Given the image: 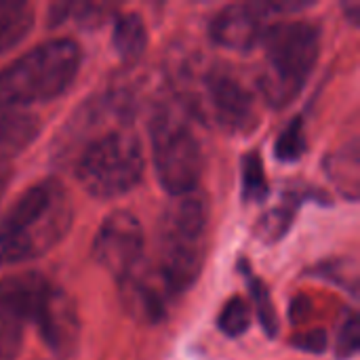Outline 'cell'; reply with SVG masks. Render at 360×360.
Wrapping results in <instances>:
<instances>
[{
  "label": "cell",
  "instance_id": "cell-2",
  "mask_svg": "<svg viewBox=\"0 0 360 360\" xmlns=\"http://www.w3.org/2000/svg\"><path fill=\"white\" fill-rule=\"evenodd\" d=\"M70 192L49 177L27 188L0 217V266H19L46 255L70 232Z\"/></svg>",
  "mask_w": 360,
  "mask_h": 360
},
{
  "label": "cell",
  "instance_id": "cell-20",
  "mask_svg": "<svg viewBox=\"0 0 360 360\" xmlns=\"http://www.w3.org/2000/svg\"><path fill=\"white\" fill-rule=\"evenodd\" d=\"M306 150H308L306 127H304V118L297 116L281 131L274 143V156L281 162H297L306 154Z\"/></svg>",
  "mask_w": 360,
  "mask_h": 360
},
{
  "label": "cell",
  "instance_id": "cell-5",
  "mask_svg": "<svg viewBox=\"0 0 360 360\" xmlns=\"http://www.w3.org/2000/svg\"><path fill=\"white\" fill-rule=\"evenodd\" d=\"M82 51L72 38L46 40L0 70V108H25L63 95L76 80Z\"/></svg>",
  "mask_w": 360,
  "mask_h": 360
},
{
  "label": "cell",
  "instance_id": "cell-18",
  "mask_svg": "<svg viewBox=\"0 0 360 360\" xmlns=\"http://www.w3.org/2000/svg\"><path fill=\"white\" fill-rule=\"evenodd\" d=\"M243 200L245 202H264L270 194V186H268V177H266V169H264V160L262 154L257 150H251L245 158H243Z\"/></svg>",
  "mask_w": 360,
  "mask_h": 360
},
{
  "label": "cell",
  "instance_id": "cell-14",
  "mask_svg": "<svg viewBox=\"0 0 360 360\" xmlns=\"http://www.w3.org/2000/svg\"><path fill=\"white\" fill-rule=\"evenodd\" d=\"M34 25V8L25 0H0V53L17 46Z\"/></svg>",
  "mask_w": 360,
  "mask_h": 360
},
{
  "label": "cell",
  "instance_id": "cell-24",
  "mask_svg": "<svg viewBox=\"0 0 360 360\" xmlns=\"http://www.w3.org/2000/svg\"><path fill=\"white\" fill-rule=\"evenodd\" d=\"M360 346V327L356 312H348V316L344 319L340 331H338V340H335V354L340 360L352 359L359 352Z\"/></svg>",
  "mask_w": 360,
  "mask_h": 360
},
{
  "label": "cell",
  "instance_id": "cell-16",
  "mask_svg": "<svg viewBox=\"0 0 360 360\" xmlns=\"http://www.w3.org/2000/svg\"><path fill=\"white\" fill-rule=\"evenodd\" d=\"M297 205H300V200L293 198V196H289V198L283 200V205L266 211L259 217L257 226H255V238L262 240V243H266V245H274V243L283 240L285 234L293 226Z\"/></svg>",
  "mask_w": 360,
  "mask_h": 360
},
{
  "label": "cell",
  "instance_id": "cell-1",
  "mask_svg": "<svg viewBox=\"0 0 360 360\" xmlns=\"http://www.w3.org/2000/svg\"><path fill=\"white\" fill-rule=\"evenodd\" d=\"M84 110L86 114L82 118L76 116V122H82V131L93 137L82 139L84 146L76 154V181L95 198H118L131 192L143 177L146 158L141 139L129 120H118L105 131H97L101 122L97 118V99H89Z\"/></svg>",
  "mask_w": 360,
  "mask_h": 360
},
{
  "label": "cell",
  "instance_id": "cell-15",
  "mask_svg": "<svg viewBox=\"0 0 360 360\" xmlns=\"http://www.w3.org/2000/svg\"><path fill=\"white\" fill-rule=\"evenodd\" d=\"M112 44L122 61H137L148 46V30L137 13H124L116 17Z\"/></svg>",
  "mask_w": 360,
  "mask_h": 360
},
{
  "label": "cell",
  "instance_id": "cell-27",
  "mask_svg": "<svg viewBox=\"0 0 360 360\" xmlns=\"http://www.w3.org/2000/svg\"><path fill=\"white\" fill-rule=\"evenodd\" d=\"M8 179H11V167H8L6 162H0V196H2V192L6 190Z\"/></svg>",
  "mask_w": 360,
  "mask_h": 360
},
{
  "label": "cell",
  "instance_id": "cell-23",
  "mask_svg": "<svg viewBox=\"0 0 360 360\" xmlns=\"http://www.w3.org/2000/svg\"><path fill=\"white\" fill-rule=\"evenodd\" d=\"M312 274H319L323 278L333 281L338 278V285L348 289L352 295H356V287H359V272H356V262L354 259H338V262H327L321 268H314Z\"/></svg>",
  "mask_w": 360,
  "mask_h": 360
},
{
  "label": "cell",
  "instance_id": "cell-13",
  "mask_svg": "<svg viewBox=\"0 0 360 360\" xmlns=\"http://www.w3.org/2000/svg\"><path fill=\"white\" fill-rule=\"evenodd\" d=\"M325 173L348 200H356L360 188L359 141L352 139L348 146L331 152L325 158Z\"/></svg>",
  "mask_w": 360,
  "mask_h": 360
},
{
  "label": "cell",
  "instance_id": "cell-4",
  "mask_svg": "<svg viewBox=\"0 0 360 360\" xmlns=\"http://www.w3.org/2000/svg\"><path fill=\"white\" fill-rule=\"evenodd\" d=\"M264 63L257 76L268 105L287 108L306 86L321 55V30L312 21L287 19L266 27L262 36Z\"/></svg>",
  "mask_w": 360,
  "mask_h": 360
},
{
  "label": "cell",
  "instance_id": "cell-17",
  "mask_svg": "<svg viewBox=\"0 0 360 360\" xmlns=\"http://www.w3.org/2000/svg\"><path fill=\"white\" fill-rule=\"evenodd\" d=\"M240 272L247 278V285H249V291H251V297H253V304H255V312L259 316V323H262L264 331L268 335H276L278 333V314H276V308L272 304V295H270L268 287L264 285L262 278H257L251 272L247 259L240 262Z\"/></svg>",
  "mask_w": 360,
  "mask_h": 360
},
{
  "label": "cell",
  "instance_id": "cell-9",
  "mask_svg": "<svg viewBox=\"0 0 360 360\" xmlns=\"http://www.w3.org/2000/svg\"><path fill=\"white\" fill-rule=\"evenodd\" d=\"M266 17L259 2L228 4L209 21V36L217 46L247 53L262 42Z\"/></svg>",
  "mask_w": 360,
  "mask_h": 360
},
{
  "label": "cell",
  "instance_id": "cell-22",
  "mask_svg": "<svg viewBox=\"0 0 360 360\" xmlns=\"http://www.w3.org/2000/svg\"><path fill=\"white\" fill-rule=\"evenodd\" d=\"M25 325L0 308V360H15L23 344Z\"/></svg>",
  "mask_w": 360,
  "mask_h": 360
},
{
  "label": "cell",
  "instance_id": "cell-10",
  "mask_svg": "<svg viewBox=\"0 0 360 360\" xmlns=\"http://www.w3.org/2000/svg\"><path fill=\"white\" fill-rule=\"evenodd\" d=\"M32 325L55 354L68 356L76 350L80 338V319L74 300L63 289L55 285L51 287Z\"/></svg>",
  "mask_w": 360,
  "mask_h": 360
},
{
  "label": "cell",
  "instance_id": "cell-7",
  "mask_svg": "<svg viewBox=\"0 0 360 360\" xmlns=\"http://www.w3.org/2000/svg\"><path fill=\"white\" fill-rule=\"evenodd\" d=\"M188 84L192 93L184 95L179 105L192 116L211 120L228 135H249L259 124L255 95L238 74L221 63L207 65Z\"/></svg>",
  "mask_w": 360,
  "mask_h": 360
},
{
  "label": "cell",
  "instance_id": "cell-8",
  "mask_svg": "<svg viewBox=\"0 0 360 360\" xmlns=\"http://www.w3.org/2000/svg\"><path fill=\"white\" fill-rule=\"evenodd\" d=\"M143 228L139 219L124 209L112 211L99 226L91 253L93 259L118 281L139 268L143 257Z\"/></svg>",
  "mask_w": 360,
  "mask_h": 360
},
{
  "label": "cell",
  "instance_id": "cell-19",
  "mask_svg": "<svg viewBox=\"0 0 360 360\" xmlns=\"http://www.w3.org/2000/svg\"><path fill=\"white\" fill-rule=\"evenodd\" d=\"M112 6L108 4H89V2H59L51 6L49 21L51 25H59L65 21H78L82 25H99Z\"/></svg>",
  "mask_w": 360,
  "mask_h": 360
},
{
  "label": "cell",
  "instance_id": "cell-11",
  "mask_svg": "<svg viewBox=\"0 0 360 360\" xmlns=\"http://www.w3.org/2000/svg\"><path fill=\"white\" fill-rule=\"evenodd\" d=\"M118 283L122 306L137 323H160L167 316L169 302L175 295L156 268H135Z\"/></svg>",
  "mask_w": 360,
  "mask_h": 360
},
{
  "label": "cell",
  "instance_id": "cell-6",
  "mask_svg": "<svg viewBox=\"0 0 360 360\" xmlns=\"http://www.w3.org/2000/svg\"><path fill=\"white\" fill-rule=\"evenodd\" d=\"M152 158L156 177L167 194L173 198L196 192L205 154L192 118L181 105H162L150 120Z\"/></svg>",
  "mask_w": 360,
  "mask_h": 360
},
{
  "label": "cell",
  "instance_id": "cell-12",
  "mask_svg": "<svg viewBox=\"0 0 360 360\" xmlns=\"http://www.w3.org/2000/svg\"><path fill=\"white\" fill-rule=\"evenodd\" d=\"M42 129L36 114L21 108H0V162L11 160L34 143Z\"/></svg>",
  "mask_w": 360,
  "mask_h": 360
},
{
  "label": "cell",
  "instance_id": "cell-25",
  "mask_svg": "<svg viewBox=\"0 0 360 360\" xmlns=\"http://www.w3.org/2000/svg\"><path fill=\"white\" fill-rule=\"evenodd\" d=\"M291 344L304 352H310V354H323L327 350V344H329V338H327V331L323 329H310L306 333H300L291 340Z\"/></svg>",
  "mask_w": 360,
  "mask_h": 360
},
{
  "label": "cell",
  "instance_id": "cell-3",
  "mask_svg": "<svg viewBox=\"0 0 360 360\" xmlns=\"http://www.w3.org/2000/svg\"><path fill=\"white\" fill-rule=\"evenodd\" d=\"M209 205L202 192L173 198L158 224L156 272L177 297L198 281L207 259Z\"/></svg>",
  "mask_w": 360,
  "mask_h": 360
},
{
  "label": "cell",
  "instance_id": "cell-21",
  "mask_svg": "<svg viewBox=\"0 0 360 360\" xmlns=\"http://www.w3.org/2000/svg\"><path fill=\"white\" fill-rule=\"evenodd\" d=\"M217 327H219V331L224 335H228L232 340L245 335L249 331V327H251V308H249V304L238 295L230 297L224 304V308H221V312L217 316Z\"/></svg>",
  "mask_w": 360,
  "mask_h": 360
},
{
  "label": "cell",
  "instance_id": "cell-26",
  "mask_svg": "<svg viewBox=\"0 0 360 360\" xmlns=\"http://www.w3.org/2000/svg\"><path fill=\"white\" fill-rule=\"evenodd\" d=\"M342 8H344V13L348 15V19H350L352 23H359V17H360V2H359V0H352V2H344V4H342Z\"/></svg>",
  "mask_w": 360,
  "mask_h": 360
}]
</instances>
